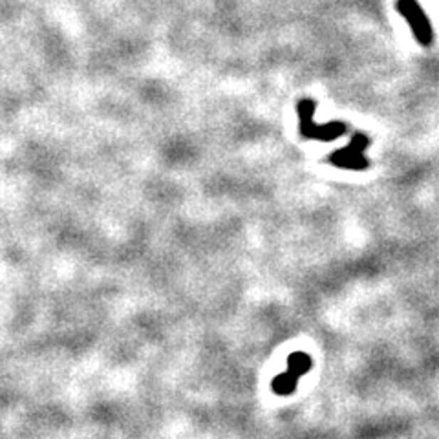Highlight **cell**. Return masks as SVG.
Returning <instances> with one entry per match:
<instances>
[{
	"mask_svg": "<svg viewBox=\"0 0 439 439\" xmlns=\"http://www.w3.org/2000/svg\"><path fill=\"white\" fill-rule=\"evenodd\" d=\"M396 8L397 11L401 13L403 19L408 22L415 41H418L421 46H430L432 41H434V31H432L427 13L423 11L418 0H397Z\"/></svg>",
	"mask_w": 439,
	"mask_h": 439,
	"instance_id": "obj_1",
	"label": "cell"
},
{
	"mask_svg": "<svg viewBox=\"0 0 439 439\" xmlns=\"http://www.w3.org/2000/svg\"><path fill=\"white\" fill-rule=\"evenodd\" d=\"M313 101H302L300 103L299 110H300V118H302V134L306 138H317V140H335V138H341L344 132H346V127L342 123H328V125H315L311 119L313 114Z\"/></svg>",
	"mask_w": 439,
	"mask_h": 439,
	"instance_id": "obj_2",
	"label": "cell"
},
{
	"mask_svg": "<svg viewBox=\"0 0 439 439\" xmlns=\"http://www.w3.org/2000/svg\"><path fill=\"white\" fill-rule=\"evenodd\" d=\"M368 143H370V141H368L366 135L357 134L346 148H342V150H339V153H335L334 156H331V163L337 165V167H342V169H366L368 160L366 156H364V153H366Z\"/></svg>",
	"mask_w": 439,
	"mask_h": 439,
	"instance_id": "obj_3",
	"label": "cell"
}]
</instances>
